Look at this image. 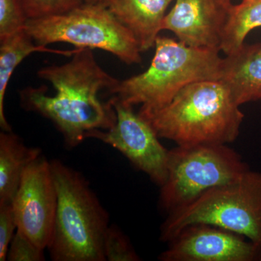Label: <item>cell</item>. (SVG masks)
Listing matches in <instances>:
<instances>
[{
    "label": "cell",
    "mask_w": 261,
    "mask_h": 261,
    "mask_svg": "<svg viewBox=\"0 0 261 261\" xmlns=\"http://www.w3.org/2000/svg\"><path fill=\"white\" fill-rule=\"evenodd\" d=\"M37 75L49 82L56 94L47 95L45 86L27 87L20 92L22 106L53 122L68 147L80 145L91 132L114 126L116 111L99 94L104 89L109 92L119 81L98 64L92 49L80 48L70 61L43 67Z\"/></svg>",
    "instance_id": "cell-1"
},
{
    "label": "cell",
    "mask_w": 261,
    "mask_h": 261,
    "mask_svg": "<svg viewBox=\"0 0 261 261\" xmlns=\"http://www.w3.org/2000/svg\"><path fill=\"white\" fill-rule=\"evenodd\" d=\"M140 116L159 138L181 147L231 143L238 138L244 119L240 106L219 80L189 84L167 106Z\"/></svg>",
    "instance_id": "cell-2"
},
{
    "label": "cell",
    "mask_w": 261,
    "mask_h": 261,
    "mask_svg": "<svg viewBox=\"0 0 261 261\" xmlns=\"http://www.w3.org/2000/svg\"><path fill=\"white\" fill-rule=\"evenodd\" d=\"M154 47L155 53L147 70L119 81L108 92L128 106L142 105L139 114L167 106L189 84L219 80L223 61L220 49L192 47L161 36Z\"/></svg>",
    "instance_id": "cell-3"
},
{
    "label": "cell",
    "mask_w": 261,
    "mask_h": 261,
    "mask_svg": "<svg viewBox=\"0 0 261 261\" xmlns=\"http://www.w3.org/2000/svg\"><path fill=\"white\" fill-rule=\"evenodd\" d=\"M57 192L54 230L47 247L53 261H105L109 215L83 175L50 161Z\"/></svg>",
    "instance_id": "cell-4"
},
{
    "label": "cell",
    "mask_w": 261,
    "mask_h": 261,
    "mask_svg": "<svg viewBox=\"0 0 261 261\" xmlns=\"http://www.w3.org/2000/svg\"><path fill=\"white\" fill-rule=\"evenodd\" d=\"M209 224L232 231L261 247V173L250 171L237 181L215 187L169 213L161 227L168 243L184 228Z\"/></svg>",
    "instance_id": "cell-5"
},
{
    "label": "cell",
    "mask_w": 261,
    "mask_h": 261,
    "mask_svg": "<svg viewBox=\"0 0 261 261\" xmlns=\"http://www.w3.org/2000/svg\"><path fill=\"white\" fill-rule=\"evenodd\" d=\"M25 31L40 45L68 43L76 48L108 51L127 65L142 62L133 34L99 3H84L63 14L30 19Z\"/></svg>",
    "instance_id": "cell-6"
},
{
    "label": "cell",
    "mask_w": 261,
    "mask_h": 261,
    "mask_svg": "<svg viewBox=\"0 0 261 261\" xmlns=\"http://www.w3.org/2000/svg\"><path fill=\"white\" fill-rule=\"evenodd\" d=\"M249 169L241 155L226 145L177 146L169 150L160 206L169 214L211 189L237 181Z\"/></svg>",
    "instance_id": "cell-7"
},
{
    "label": "cell",
    "mask_w": 261,
    "mask_h": 261,
    "mask_svg": "<svg viewBox=\"0 0 261 261\" xmlns=\"http://www.w3.org/2000/svg\"><path fill=\"white\" fill-rule=\"evenodd\" d=\"M110 101L116 113L114 126L91 132L87 138L97 139L116 149L161 187L167 178L169 150L160 142L148 122L134 111L133 106L113 96Z\"/></svg>",
    "instance_id": "cell-8"
},
{
    "label": "cell",
    "mask_w": 261,
    "mask_h": 261,
    "mask_svg": "<svg viewBox=\"0 0 261 261\" xmlns=\"http://www.w3.org/2000/svg\"><path fill=\"white\" fill-rule=\"evenodd\" d=\"M57 202L51 163L42 154L24 170L12 203L18 229L44 250L53 237Z\"/></svg>",
    "instance_id": "cell-9"
},
{
    "label": "cell",
    "mask_w": 261,
    "mask_h": 261,
    "mask_svg": "<svg viewBox=\"0 0 261 261\" xmlns=\"http://www.w3.org/2000/svg\"><path fill=\"white\" fill-rule=\"evenodd\" d=\"M245 237L209 224L184 228L168 242L160 255L162 261H251L260 247Z\"/></svg>",
    "instance_id": "cell-10"
},
{
    "label": "cell",
    "mask_w": 261,
    "mask_h": 261,
    "mask_svg": "<svg viewBox=\"0 0 261 261\" xmlns=\"http://www.w3.org/2000/svg\"><path fill=\"white\" fill-rule=\"evenodd\" d=\"M232 0H176L166 14L163 30L192 47L219 49Z\"/></svg>",
    "instance_id": "cell-11"
},
{
    "label": "cell",
    "mask_w": 261,
    "mask_h": 261,
    "mask_svg": "<svg viewBox=\"0 0 261 261\" xmlns=\"http://www.w3.org/2000/svg\"><path fill=\"white\" fill-rule=\"evenodd\" d=\"M173 0H99L118 21L132 32L141 51L154 47L166 10Z\"/></svg>",
    "instance_id": "cell-12"
},
{
    "label": "cell",
    "mask_w": 261,
    "mask_h": 261,
    "mask_svg": "<svg viewBox=\"0 0 261 261\" xmlns=\"http://www.w3.org/2000/svg\"><path fill=\"white\" fill-rule=\"evenodd\" d=\"M219 81L238 106L261 99V42L223 58Z\"/></svg>",
    "instance_id": "cell-13"
},
{
    "label": "cell",
    "mask_w": 261,
    "mask_h": 261,
    "mask_svg": "<svg viewBox=\"0 0 261 261\" xmlns=\"http://www.w3.org/2000/svg\"><path fill=\"white\" fill-rule=\"evenodd\" d=\"M42 154V149L28 147L13 132L0 133V203L13 202L24 170Z\"/></svg>",
    "instance_id": "cell-14"
},
{
    "label": "cell",
    "mask_w": 261,
    "mask_h": 261,
    "mask_svg": "<svg viewBox=\"0 0 261 261\" xmlns=\"http://www.w3.org/2000/svg\"><path fill=\"white\" fill-rule=\"evenodd\" d=\"M59 50L40 45L25 32V29L0 40V126L5 132H12L5 115V96L12 74L27 57L34 53H49L72 57L80 50Z\"/></svg>",
    "instance_id": "cell-15"
},
{
    "label": "cell",
    "mask_w": 261,
    "mask_h": 261,
    "mask_svg": "<svg viewBox=\"0 0 261 261\" xmlns=\"http://www.w3.org/2000/svg\"><path fill=\"white\" fill-rule=\"evenodd\" d=\"M261 27V0H243L233 5L221 36L220 51L226 56L241 49L253 29Z\"/></svg>",
    "instance_id": "cell-16"
},
{
    "label": "cell",
    "mask_w": 261,
    "mask_h": 261,
    "mask_svg": "<svg viewBox=\"0 0 261 261\" xmlns=\"http://www.w3.org/2000/svg\"><path fill=\"white\" fill-rule=\"evenodd\" d=\"M104 254L108 261L141 260L126 235L113 224L110 225L105 237Z\"/></svg>",
    "instance_id": "cell-17"
},
{
    "label": "cell",
    "mask_w": 261,
    "mask_h": 261,
    "mask_svg": "<svg viewBox=\"0 0 261 261\" xmlns=\"http://www.w3.org/2000/svg\"><path fill=\"white\" fill-rule=\"evenodd\" d=\"M28 20L20 0H0V40L23 30Z\"/></svg>",
    "instance_id": "cell-18"
},
{
    "label": "cell",
    "mask_w": 261,
    "mask_h": 261,
    "mask_svg": "<svg viewBox=\"0 0 261 261\" xmlns=\"http://www.w3.org/2000/svg\"><path fill=\"white\" fill-rule=\"evenodd\" d=\"M29 20L61 15L84 4V0H20Z\"/></svg>",
    "instance_id": "cell-19"
},
{
    "label": "cell",
    "mask_w": 261,
    "mask_h": 261,
    "mask_svg": "<svg viewBox=\"0 0 261 261\" xmlns=\"http://www.w3.org/2000/svg\"><path fill=\"white\" fill-rule=\"evenodd\" d=\"M44 249L37 246L20 230L17 229L8 249L9 261L45 260Z\"/></svg>",
    "instance_id": "cell-20"
},
{
    "label": "cell",
    "mask_w": 261,
    "mask_h": 261,
    "mask_svg": "<svg viewBox=\"0 0 261 261\" xmlns=\"http://www.w3.org/2000/svg\"><path fill=\"white\" fill-rule=\"evenodd\" d=\"M17 229L13 203H0V261L7 260L10 244Z\"/></svg>",
    "instance_id": "cell-21"
},
{
    "label": "cell",
    "mask_w": 261,
    "mask_h": 261,
    "mask_svg": "<svg viewBox=\"0 0 261 261\" xmlns=\"http://www.w3.org/2000/svg\"><path fill=\"white\" fill-rule=\"evenodd\" d=\"M86 3H89V4H94L97 3L99 0H84Z\"/></svg>",
    "instance_id": "cell-22"
},
{
    "label": "cell",
    "mask_w": 261,
    "mask_h": 261,
    "mask_svg": "<svg viewBox=\"0 0 261 261\" xmlns=\"http://www.w3.org/2000/svg\"><path fill=\"white\" fill-rule=\"evenodd\" d=\"M259 258H260V260H261V247L260 250V255H259Z\"/></svg>",
    "instance_id": "cell-23"
}]
</instances>
